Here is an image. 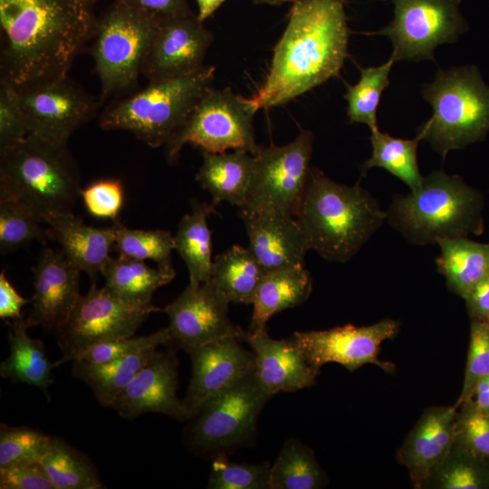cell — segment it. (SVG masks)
<instances>
[{
	"label": "cell",
	"mask_w": 489,
	"mask_h": 489,
	"mask_svg": "<svg viewBox=\"0 0 489 489\" xmlns=\"http://www.w3.org/2000/svg\"><path fill=\"white\" fill-rule=\"evenodd\" d=\"M96 0H0V81L14 88L68 75L92 39Z\"/></svg>",
	"instance_id": "obj_1"
},
{
	"label": "cell",
	"mask_w": 489,
	"mask_h": 489,
	"mask_svg": "<svg viewBox=\"0 0 489 489\" xmlns=\"http://www.w3.org/2000/svg\"><path fill=\"white\" fill-rule=\"evenodd\" d=\"M349 34L343 0L293 2L267 77L252 98L257 109L282 106L338 77Z\"/></svg>",
	"instance_id": "obj_2"
},
{
	"label": "cell",
	"mask_w": 489,
	"mask_h": 489,
	"mask_svg": "<svg viewBox=\"0 0 489 489\" xmlns=\"http://www.w3.org/2000/svg\"><path fill=\"white\" fill-rule=\"evenodd\" d=\"M295 218L309 250L328 261L344 263L382 225L387 212L359 182L340 184L312 167Z\"/></svg>",
	"instance_id": "obj_3"
},
{
	"label": "cell",
	"mask_w": 489,
	"mask_h": 489,
	"mask_svg": "<svg viewBox=\"0 0 489 489\" xmlns=\"http://www.w3.org/2000/svg\"><path fill=\"white\" fill-rule=\"evenodd\" d=\"M67 144L29 134L0 150V196L20 202L42 223L72 212L82 188Z\"/></svg>",
	"instance_id": "obj_4"
},
{
	"label": "cell",
	"mask_w": 489,
	"mask_h": 489,
	"mask_svg": "<svg viewBox=\"0 0 489 489\" xmlns=\"http://www.w3.org/2000/svg\"><path fill=\"white\" fill-rule=\"evenodd\" d=\"M483 194L457 175L435 170L408 195H397L387 220L410 244L480 235L484 230Z\"/></svg>",
	"instance_id": "obj_5"
},
{
	"label": "cell",
	"mask_w": 489,
	"mask_h": 489,
	"mask_svg": "<svg viewBox=\"0 0 489 489\" xmlns=\"http://www.w3.org/2000/svg\"><path fill=\"white\" fill-rule=\"evenodd\" d=\"M421 93L433 112L416 136L427 141L443 160L450 151L483 141L489 133V86L477 66L438 70Z\"/></svg>",
	"instance_id": "obj_6"
},
{
	"label": "cell",
	"mask_w": 489,
	"mask_h": 489,
	"mask_svg": "<svg viewBox=\"0 0 489 489\" xmlns=\"http://www.w3.org/2000/svg\"><path fill=\"white\" fill-rule=\"evenodd\" d=\"M216 68L174 79L149 82L145 88L110 106L100 118L105 130L131 132L152 148L166 145L212 90Z\"/></svg>",
	"instance_id": "obj_7"
},
{
	"label": "cell",
	"mask_w": 489,
	"mask_h": 489,
	"mask_svg": "<svg viewBox=\"0 0 489 489\" xmlns=\"http://www.w3.org/2000/svg\"><path fill=\"white\" fill-rule=\"evenodd\" d=\"M161 19L117 0L99 19L91 54L101 99L136 85Z\"/></svg>",
	"instance_id": "obj_8"
},
{
	"label": "cell",
	"mask_w": 489,
	"mask_h": 489,
	"mask_svg": "<svg viewBox=\"0 0 489 489\" xmlns=\"http://www.w3.org/2000/svg\"><path fill=\"white\" fill-rule=\"evenodd\" d=\"M271 397L255 373L205 402L189 418L185 436L192 451L210 455H228L250 445L258 416Z\"/></svg>",
	"instance_id": "obj_9"
},
{
	"label": "cell",
	"mask_w": 489,
	"mask_h": 489,
	"mask_svg": "<svg viewBox=\"0 0 489 489\" xmlns=\"http://www.w3.org/2000/svg\"><path fill=\"white\" fill-rule=\"evenodd\" d=\"M257 110L252 98H244L230 87L212 89L165 145L167 159L177 161L186 144L200 148L202 152L223 153L232 149L254 155L260 148L254 129Z\"/></svg>",
	"instance_id": "obj_10"
},
{
	"label": "cell",
	"mask_w": 489,
	"mask_h": 489,
	"mask_svg": "<svg viewBox=\"0 0 489 489\" xmlns=\"http://www.w3.org/2000/svg\"><path fill=\"white\" fill-rule=\"evenodd\" d=\"M312 148L310 130H302L283 146H260L254 155L251 182L241 208L296 216L310 176Z\"/></svg>",
	"instance_id": "obj_11"
},
{
	"label": "cell",
	"mask_w": 489,
	"mask_h": 489,
	"mask_svg": "<svg viewBox=\"0 0 489 489\" xmlns=\"http://www.w3.org/2000/svg\"><path fill=\"white\" fill-rule=\"evenodd\" d=\"M160 309L131 305L105 285L92 282L81 295L67 319L55 330L62 358L55 365L73 361L93 344L133 336L151 312Z\"/></svg>",
	"instance_id": "obj_12"
},
{
	"label": "cell",
	"mask_w": 489,
	"mask_h": 489,
	"mask_svg": "<svg viewBox=\"0 0 489 489\" xmlns=\"http://www.w3.org/2000/svg\"><path fill=\"white\" fill-rule=\"evenodd\" d=\"M392 21L373 33L388 37L395 62H435V50L457 42L468 30L461 0H392Z\"/></svg>",
	"instance_id": "obj_13"
},
{
	"label": "cell",
	"mask_w": 489,
	"mask_h": 489,
	"mask_svg": "<svg viewBox=\"0 0 489 489\" xmlns=\"http://www.w3.org/2000/svg\"><path fill=\"white\" fill-rule=\"evenodd\" d=\"M15 90L28 135L58 142L68 143L98 108V101L68 75Z\"/></svg>",
	"instance_id": "obj_14"
},
{
	"label": "cell",
	"mask_w": 489,
	"mask_h": 489,
	"mask_svg": "<svg viewBox=\"0 0 489 489\" xmlns=\"http://www.w3.org/2000/svg\"><path fill=\"white\" fill-rule=\"evenodd\" d=\"M229 300L209 280L189 283L162 311L169 318L171 344L187 353L199 346L227 337L243 338L244 331L228 316Z\"/></svg>",
	"instance_id": "obj_15"
},
{
	"label": "cell",
	"mask_w": 489,
	"mask_h": 489,
	"mask_svg": "<svg viewBox=\"0 0 489 489\" xmlns=\"http://www.w3.org/2000/svg\"><path fill=\"white\" fill-rule=\"evenodd\" d=\"M398 330V322L387 318L369 326L346 324L324 331H295L293 335L310 364L319 372L330 362L350 371L371 363L390 372L394 366L380 361L378 355L380 344L394 338Z\"/></svg>",
	"instance_id": "obj_16"
},
{
	"label": "cell",
	"mask_w": 489,
	"mask_h": 489,
	"mask_svg": "<svg viewBox=\"0 0 489 489\" xmlns=\"http://www.w3.org/2000/svg\"><path fill=\"white\" fill-rule=\"evenodd\" d=\"M213 40V34L192 11L162 19L144 61L142 75L149 82H158L192 74L205 66Z\"/></svg>",
	"instance_id": "obj_17"
},
{
	"label": "cell",
	"mask_w": 489,
	"mask_h": 489,
	"mask_svg": "<svg viewBox=\"0 0 489 489\" xmlns=\"http://www.w3.org/2000/svg\"><path fill=\"white\" fill-rule=\"evenodd\" d=\"M237 336L191 350L192 374L183 404L189 417L207 400L230 388L255 370L253 351Z\"/></svg>",
	"instance_id": "obj_18"
},
{
	"label": "cell",
	"mask_w": 489,
	"mask_h": 489,
	"mask_svg": "<svg viewBox=\"0 0 489 489\" xmlns=\"http://www.w3.org/2000/svg\"><path fill=\"white\" fill-rule=\"evenodd\" d=\"M170 347L156 350L131 382L116 398L110 408L128 419L146 413H161L178 420L189 414L177 395L178 360Z\"/></svg>",
	"instance_id": "obj_19"
},
{
	"label": "cell",
	"mask_w": 489,
	"mask_h": 489,
	"mask_svg": "<svg viewBox=\"0 0 489 489\" xmlns=\"http://www.w3.org/2000/svg\"><path fill=\"white\" fill-rule=\"evenodd\" d=\"M34 293L27 318L31 327L56 330L80 298V273L60 251L43 246L32 268Z\"/></svg>",
	"instance_id": "obj_20"
},
{
	"label": "cell",
	"mask_w": 489,
	"mask_h": 489,
	"mask_svg": "<svg viewBox=\"0 0 489 489\" xmlns=\"http://www.w3.org/2000/svg\"><path fill=\"white\" fill-rule=\"evenodd\" d=\"M457 408H427L408 434L397 459L408 471L415 489L425 487L455 443Z\"/></svg>",
	"instance_id": "obj_21"
},
{
	"label": "cell",
	"mask_w": 489,
	"mask_h": 489,
	"mask_svg": "<svg viewBox=\"0 0 489 489\" xmlns=\"http://www.w3.org/2000/svg\"><path fill=\"white\" fill-rule=\"evenodd\" d=\"M243 340L253 350L255 376L270 397L279 392L297 391L315 383L319 371L310 364L294 335L274 340L264 328L244 331Z\"/></svg>",
	"instance_id": "obj_22"
},
{
	"label": "cell",
	"mask_w": 489,
	"mask_h": 489,
	"mask_svg": "<svg viewBox=\"0 0 489 489\" xmlns=\"http://www.w3.org/2000/svg\"><path fill=\"white\" fill-rule=\"evenodd\" d=\"M248 248L265 273L304 266L309 251L303 232L292 216L239 208Z\"/></svg>",
	"instance_id": "obj_23"
},
{
	"label": "cell",
	"mask_w": 489,
	"mask_h": 489,
	"mask_svg": "<svg viewBox=\"0 0 489 489\" xmlns=\"http://www.w3.org/2000/svg\"><path fill=\"white\" fill-rule=\"evenodd\" d=\"M46 224L49 239L55 241L64 256L95 282L97 273L111 257L115 230L86 225L72 212L56 215Z\"/></svg>",
	"instance_id": "obj_24"
},
{
	"label": "cell",
	"mask_w": 489,
	"mask_h": 489,
	"mask_svg": "<svg viewBox=\"0 0 489 489\" xmlns=\"http://www.w3.org/2000/svg\"><path fill=\"white\" fill-rule=\"evenodd\" d=\"M203 153V163L196 179L209 192L212 203L227 202L244 206L251 182L254 155L244 149L231 153Z\"/></svg>",
	"instance_id": "obj_25"
},
{
	"label": "cell",
	"mask_w": 489,
	"mask_h": 489,
	"mask_svg": "<svg viewBox=\"0 0 489 489\" xmlns=\"http://www.w3.org/2000/svg\"><path fill=\"white\" fill-rule=\"evenodd\" d=\"M30 327L28 320L24 318L9 323V355L0 364V376L13 383L34 386L50 399L52 369L56 365L49 360L43 341L28 335Z\"/></svg>",
	"instance_id": "obj_26"
},
{
	"label": "cell",
	"mask_w": 489,
	"mask_h": 489,
	"mask_svg": "<svg viewBox=\"0 0 489 489\" xmlns=\"http://www.w3.org/2000/svg\"><path fill=\"white\" fill-rule=\"evenodd\" d=\"M312 288V277L304 266L265 273L252 302L254 311L248 331L266 328L273 315L303 303Z\"/></svg>",
	"instance_id": "obj_27"
},
{
	"label": "cell",
	"mask_w": 489,
	"mask_h": 489,
	"mask_svg": "<svg viewBox=\"0 0 489 489\" xmlns=\"http://www.w3.org/2000/svg\"><path fill=\"white\" fill-rule=\"evenodd\" d=\"M101 274L105 286L126 302L138 307H152V295L175 277L173 267L152 268L145 262L118 255L110 257Z\"/></svg>",
	"instance_id": "obj_28"
},
{
	"label": "cell",
	"mask_w": 489,
	"mask_h": 489,
	"mask_svg": "<svg viewBox=\"0 0 489 489\" xmlns=\"http://www.w3.org/2000/svg\"><path fill=\"white\" fill-rule=\"evenodd\" d=\"M436 244L440 249L436 260L438 272L445 276L448 289L465 299L489 273V243L457 237L439 239Z\"/></svg>",
	"instance_id": "obj_29"
},
{
	"label": "cell",
	"mask_w": 489,
	"mask_h": 489,
	"mask_svg": "<svg viewBox=\"0 0 489 489\" xmlns=\"http://www.w3.org/2000/svg\"><path fill=\"white\" fill-rule=\"evenodd\" d=\"M190 203L191 212L180 219L174 235V245L188 269L189 283L200 284L211 278L212 240L207 219L216 213V208L213 203L197 199Z\"/></svg>",
	"instance_id": "obj_30"
},
{
	"label": "cell",
	"mask_w": 489,
	"mask_h": 489,
	"mask_svg": "<svg viewBox=\"0 0 489 489\" xmlns=\"http://www.w3.org/2000/svg\"><path fill=\"white\" fill-rule=\"evenodd\" d=\"M156 350L157 348H149L103 363L75 360L72 373L75 378L90 387L102 407L110 408L116 398L131 382Z\"/></svg>",
	"instance_id": "obj_31"
},
{
	"label": "cell",
	"mask_w": 489,
	"mask_h": 489,
	"mask_svg": "<svg viewBox=\"0 0 489 489\" xmlns=\"http://www.w3.org/2000/svg\"><path fill=\"white\" fill-rule=\"evenodd\" d=\"M264 274L249 248L235 244L215 257L210 281L230 302L252 304Z\"/></svg>",
	"instance_id": "obj_32"
},
{
	"label": "cell",
	"mask_w": 489,
	"mask_h": 489,
	"mask_svg": "<svg viewBox=\"0 0 489 489\" xmlns=\"http://www.w3.org/2000/svg\"><path fill=\"white\" fill-rule=\"evenodd\" d=\"M327 483L313 450L296 438L284 442L270 467V489H319Z\"/></svg>",
	"instance_id": "obj_33"
},
{
	"label": "cell",
	"mask_w": 489,
	"mask_h": 489,
	"mask_svg": "<svg viewBox=\"0 0 489 489\" xmlns=\"http://www.w3.org/2000/svg\"><path fill=\"white\" fill-rule=\"evenodd\" d=\"M370 132L372 154L361 165V174L365 175L371 168H382L407 184L410 190L417 188L424 178L417 164L420 139L394 138L379 129Z\"/></svg>",
	"instance_id": "obj_34"
},
{
	"label": "cell",
	"mask_w": 489,
	"mask_h": 489,
	"mask_svg": "<svg viewBox=\"0 0 489 489\" xmlns=\"http://www.w3.org/2000/svg\"><path fill=\"white\" fill-rule=\"evenodd\" d=\"M40 462L55 489L104 488L89 460L57 437L52 436Z\"/></svg>",
	"instance_id": "obj_35"
},
{
	"label": "cell",
	"mask_w": 489,
	"mask_h": 489,
	"mask_svg": "<svg viewBox=\"0 0 489 489\" xmlns=\"http://www.w3.org/2000/svg\"><path fill=\"white\" fill-rule=\"evenodd\" d=\"M395 61L390 58L379 66L360 68V76L354 85H347L345 100L350 123L366 124L370 131L378 129L377 112L385 89L388 87L389 73Z\"/></svg>",
	"instance_id": "obj_36"
},
{
	"label": "cell",
	"mask_w": 489,
	"mask_h": 489,
	"mask_svg": "<svg viewBox=\"0 0 489 489\" xmlns=\"http://www.w3.org/2000/svg\"><path fill=\"white\" fill-rule=\"evenodd\" d=\"M429 482L439 489H489V459L478 456L454 443L426 485Z\"/></svg>",
	"instance_id": "obj_37"
},
{
	"label": "cell",
	"mask_w": 489,
	"mask_h": 489,
	"mask_svg": "<svg viewBox=\"0 0 489 489\" xmlns=\"http://www.w3.org/2000/svg\"><path fill=\"white\" fill-rule=\"evenodd\" d=\"M114 250L118 255L139 260L154 261L158 267H172L171 254L175 250L174 235L161 229L129 228L119 220L114 225Z\"/></svg>",
	"instance_id": "obj_38"
},
{
	"label": "cell",
	"mask_w": 489,
	"mask_h": 489,
	"mask_svg": "<svg viewBox=\"0 0 489 489\" xmlns=\"http://www.w3.org/2000/svg\"><path fill=\"white\" fill-rule=\"evenodd\" d=\"M34 215L23 204L0 196V251L14 252L37 241L43 246L49 240L44 228Z\"/></svg>",
	"instance_id": "obj_39"
},
{
	"label": "cell",
	"mask_w": 489,
	"mask_h": 489,
	"mask_svg": "<svg viewBox=\"0 0 489 489\" xmlns=\"http://www.w3.org/2000/svg\"><path fill=\"white\" fill-rule=\"evenodd\" d=\"M227 455L222 454L213 458L207 488L270 489L271 465L234 463Z\"/></svg>",
	"instance_id": "obj_40"
},
{
	"label": "cell",
	"mask_w": 489,
	"mask_h": 489,
	"mask_svg": "<svg viewBox=\"0 0 489 489\" xmlns=\"http://www.w3.org/2000/svg\"><path fill=\"white\" fill-rule=\"evenodd\" d=\"M51 438V436L27 427L1 424L0 467L24 461H40Z\"/></svg>",
	"instance_id": "obj_41"
},
{
	"label": "cell",
	"mask_w": 489,
	"mask_h": 489,
	"mask_svg": "<svg viewBox=\"0 0 489 489\" xmlns=\"http://www.w3.org/2000/svg\"><path fill=\"white\" fill-rule=\"evenodd\" d=\"M168 328H162L149 335L124 337L99 342L81 352L75 360L103 363L137 353L149 348L171 344Z\"/></svg>",
	"instance_id": "obj_42"
},
{
	"label": "cell",
	"mask_w": 489,
	"mask_h": 489,
	"mask_svg": "<svg viewBox=\"0 0 489 489\" xmlns=\"http://www.w3.org/2000/svg\"><path fill=\"white\" fill-rule=\"evenodd\" d=\"M487 376H489V323L471 320L465 378L455 406L458 408L463 404L475 385Z\"/></svg>",
	"instance_id": "obj_43"
},
{
	"label": "cell",
	"mask_w": 489,
	"mask_h": 489,
	"mask_svg": "<svg viewBox=\"0 0 489 489\" xmlns=\"http://www.w3.org/2000/svg\"><path fill=\"white\" fill-rule=\"evenodd\" d=\"M457 408L455 444L489 459V415L467 404Z\"/></svg>",
	"instance_id": "obj_44"
},
{
	"label": "cell",
	"mask_w": 489,
	"mask_h": 489,
	"mask_svg": "<svg viewBox=\"0 0 489 489\" xmlns=\"http://www.w3.org/2000/svg\"><path fill=\"white\" fill-rule=\"evenodd\" d=\"M81 197L92 216L118 220L124 201L123 185L119 178L100 179L82 188Z\"/></svg>",
	"instance_id": "obj_45"
},
{
	"label": "cell",
	"mask_w": 489,
	"mask_h": 489,
	"mask_svg": "<svg viewBox=\"0 0 489 489\" xmlns=\"http://www.w3.org/2000/svg\"><path fill=\"white\" fill-rule=\"evenodd\" d=\"M27 135L16 90L7 82L0 81V150L14 146Z\"/></svg>",
	"instance_id": "obj_46"
},
{
	"label": "cell",
	"mask_w": 489,
	"mask_h": 489,
	"mask_svg": "<svg viewBox=\"0 0 489 489\" xmlns=\"http://www.w3.org/2000/svg\"><path fill=\"white\" fill-rule=\"evenodd\" d=\"M1 489H55L40 461H24L0 467Z\"/></svg>",
	"instance_id": "obj_47"
},
{
	"label": "cell",
	"mask_w": 489,
	"mask_h": 489,
	"mask_svg": "<svg viewBox=\"0 0 489 489\" xmlns=\"http://www.w3.org/2000/svg\"><path fill=\"white\" fill-rule=\"evenodd\" d=\"M129 6L150 13L161 20L191 12L187 0H117Z\"/></svg>",
	"instance_id": "obj_48"
},
{
	"label": "cell",
	"mask_w": 489,
	"mask_h": 489,
	"mask_svg": "<svg viewBox=\"0 0 489 489\" xmlns=\"http://www.w3.org/2000/svg\"><path fill=\"white\" fill-rule=\"evenodd\" d=\"M464 300L471 320L489 323V273L471 289Z\"/></svg>",
	"instance_id": "obj_49"
},
{
	"label": "cell",
	"mask_w": 489,
	"mask_h": 489,
	"mask_svg": "<svg viewBox=\"0 0 489 489\" xmlns=\"http://www.w3.org/2000/svg\"><path fill=\"white\" fill-rule=\"evenodd\" d=\"M29 301L21 296L6 277L0 273V318L16 320L23 318L21 310Z\"/></svg>",
	"instance_id": "obj_50"
},
{
	"label": "cell",
	"mask_w": 489,
	"mask_h": 489,
	"mask_svg": "<svg viewBox=\"0 0 489 489\" xmlns=\"http://www.w3.org/2000/svg\"><path fill=\"white\" fill-rule=\"evenodd\" d=\"M463 404H467L476 410L489 415V376L482 379L475 385Z\"/></svg>",
	"instance_id": "obj_51"
},
{
	"label": "cell",
	"mask_w": 489,
	"mask_h": 489,
	"mask_svg": "<svg viewBox=\"0 0 489 489\" xmlns=\"http://www.w3.org/2000/svg\"><path fill=\"white\" fill-rule=\"evenodd\" d=\"M226 0H196L198 12L197 16L204 23L209 18Z\"/></svg>",
	"instance_id": "obj_52"
},
{
	"label": "cell",
	"mask_w": 489,
	"mask_h": 489,
	"mask_svg": "<svg viewBox=\"0 0 489 489\" xmlns=\"http://www.w3.org/2000/svg\"><path fill=\"white\" fill-rule=\"evenodd\" d=\"M255 5H279L287 2H295L296 0H251Z\"/></svg>",
	"instance_id": "obj_53"
},
{
	"label": "cell",
	"mask_w": 489,
	"mask_h": 489,
	"mask_svg": "<svg viewBox=\"0 0 489 489\" xmlns=\"http://www.w3.org/2000/svg\"><path fill=\"white\" fill-rule=\"evenodd\" d=\"M344 1V0H343Z\"/></svg>",
	"instance_id": "obj_54"
}]
</instances>
